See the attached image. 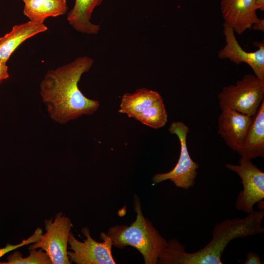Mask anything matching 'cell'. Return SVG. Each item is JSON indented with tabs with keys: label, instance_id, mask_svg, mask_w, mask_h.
<instances>
[{
	"label": "cell",
	"instance_id": "cell-1",
	"mask_svg": "<svg viewBox=\"0 0 264 264\" xmlns=\"http://www.w3.org/2000/svg\"><path fill=\"white\" fill-rule=\"evenodd\" d=\"M93 62L90 57H79L46 72L40 93L49 116L56 122L64 124L83 115H92L99 109V102L85 96L78 85Z\"/></svg>",
	"mask_w": 264,
	"mask_h": 264
},
{
	"label": "cell",
	"instance_id": "cell-2",
	"mask_svg": "<svg viewBox=\"0 0 264 264\" xmlns=\"http://www.w3.org/2000/svg\"><path fill=\"white\" fill-rule=\"evenodd\" d=\"M264 211H253L244 218L226 219L217 223L212 231V239L204 247L189 253L175 239L167 242L159 254V264H222L221 254L233 240L261 234Z\"/></svg>",
	"mask_w": 264,
	"mask_h": 264
},
{
	"label": "cell",
	"instance_id": "cell-3",
	"mask_svg": "<svg viewBox=\"0 0 264 264\" xmlns=\"http://www.w3.org/2000/svg\"><path fill=\"white\" fill-rule=\"evenodd\" d=\"M133 205L136 213L135 220L129 226H112L107 234L114 247L120 249L126 246L133 247L142 254L145 264H157L159 254L166 246L167 241L143 216L136 195L134 197Z\"/></svg>",
	"mask_w": 264,
	"mask_h": 264
},
{
	"label": "cell",
	"instance_id": "cell-4",
	"mask_svg": "<svg viewBox=\"0 0 264 264\" xmlns=\"http://www.w3.org/2000/svg\"><path fill=\"white\" fill-rule=\"evenodd\" d=\"M218 98L221 110L232 109L253 116L264 100V79L244 75L235 85L223 87Z\"/></svg>",
	"mask_w": 264,
	"mask_h": 264
},
{
	"label": "cell",
	"instance_id": "cell-5",
	"mask_svg": "<svg viewBox=\"0 0 264 264\" xmlns=\"http://www.w3.org/2000/svg\"><path fill=\"white\" fill-rule=\"evenodd\" d=\"M188 127L181 121L173 122L169 128V132L176 134L180 143V152L177 163L169 172L155 174L152 181L157 184L170 180L176 187L188 190L195 184L198 164L191 158L187 146Z\"/></svg>",
	"mask_w": 264,
	"mask_h": 264
},
{
	"label": "cell",
	"instance_id": "cell-6",
	"mask_svg": "<svg viewBox=\"0 0 264 264\" xmlns=\"http://www.w3.org/2000/svg\"><path fill=\"white\" fill-rule=\"evenodd\" d=\"M73 225L70 219L57 213L52 218L44 220L46 232L40 240L30 245L29 250L41 248L49 257L52 264H70L67 255L69 234Z\"/></svg>",
	"mask_w": 264,
	"mask_h": 264
},
{
	"label": "cell",
	"instance_id": "cell-7",
	"mask_svg": "<svg viewBox=\"0 0 264 264\" xmlns=\"http://www.w3.org/2000/svg\"><path fill=\"white\" fill-rule=\"evenodd\" d=\"M82 233L86 237L83 242L78 241L70 232L68 244L72 251H67L71 262L77 264H115L112 256V241L107 234L101 232L100 238L103 242H98L90 235L87 227L82 229Z\"/></svg>",
	"mask_w": 264,
	"mask_h": 264
},
{
	"label": "cell",
	"instance_id": "cell-8",
	"mask_svg": "<svg viewBox=\"0 0 264 264\" xmlns=\"http://www.w3.org/2000/svg\"><path fill=\"white\" fill-rule=\"evenodd\" d=\"M238 165L226 164L225 167L238 174L243 189L238 195L235 207L247 214L254 205L264 198V173L251 160L241 157Z\"/></svg>",
	"mask_w": 264,
	"mask_h": 264
},
{
	"label": "cell",
	"instance_id": "cell-9",
	"mask_svg": "<svg viewBox=\"0 0 264 264\" xmlns=\"http://www.w3.org/2000/svg\"><path fill=\"white\" fill-rule=\"evenodd\" d=\"M223 31L225 44L218 52V57L220 59H228L237 65L242 63H246L257 77L264 79V43L255 42L254 44L258 49L253 52H246L238 43L233 29L224 22Z\"/></svg>",
	"mask_w": 264,
	"mask_h": 264
},
{
	"label": "cell",
	"instance_id": "cell-10",
	"mask_svg": "<svg viewBox=\"0 0 264 264\" xmlns=\"http://www.w3.org/2000/svg\"><path fill=\"white\" fill-rule=\"evenodd\" d=\"M253 116L230 109H221L218 118V133L226 144L238 152L252 122Z\"/></svg>",
	"mask_w": 264,
	"mask_h": 264
},
{
	"label": "cell",
	"instance_id": "cell-11",
	"mask_svg": "<svg viewBox=\"0 0 264 264\" xmlns=\"http://www.w3.org/2000/svg\"><path fill=\"white\" fill-rule=\"evenodd\" d=\"M256 0H221V11L224 23L234 32L242 34L261 20L258 17Z\"/></svg>",
	"mask_w": 264,
	"mask_h": 264
},
{
	"label": "cell",
	"instance_id": "cell-12",
	"mask_svg": "<svg viewBox=\"0 0 264 264\" xmlns=\"http://www.w3.org/2000/svg\"><path fill=\"white\" fill-rule=\"evenodd\" d=\"M47 30L44 23L34 21L17 24L0 38V61L6 63L12 54L27 39Z\"/></svg>",
	"mask_w": 264,
	"mask_h": 264
},
{
	"label": "cell",
	"instance_id": "cell-13",
	"mask_svg": "<svg viewBox=\"0 0 264 264\" xmlns=\"http://www.w3.org/2000/svg\"><path fill=\"white\" fill-rule=\"evenodd\" d=\"M237 153L241 157L249 160L264 157V100L253 116L252 122Z\"/></svg>",
	"mask_w": 264,
	"mask_h": 264
},
{
	"label": "cell",
	"instance_id": "cell-14",
	"mask_svg": "<svg viewBox=\"0 0 264 264\" xmlns=\"http://www.w3.org/2000/svg\"><path fill=\"white\" fill-rule=\"evenodd\" d=\"M103 0H75L73 8L67 15L69 24L76 31L87 34H97L100 25L90 22L94 9Z\"/></svg>",
	"mask_w": 264,
	"mask_h": 264
},
{
	"label": "cell",
	"instance_id": "cell-15",
	"mask_svg": "<svg viewBox=\"0 0 264 264\" xmlns=\"http://www.w3.org/2000/svg\"><path fill=\"white\" fill-rule=\"evenodd\" d=\"M163 99L156 91L140 88L132 93H126L121 98L118 112L135 118L155 102Z\"/></svg>",
	"mask_w": 264,
	"mask_h": 264
},
{
	"label": "cell",
	"instance_id": "cell-16",
	"mask_svg": "<svg viewBox=\"0 0 264 264\" xmlns=\"http://www.w3.org/2000/svg\"><path fill=\"white\" fill-rule=\"evenodd\" d=\"M23 14L30 21L41 22L49 17L65 14L68 10L66 0H23Z\"/></svg>",
	"mask_w": 264,
	"mask_h": 264
},
{
	"label": "cell",
	"instance_id": "cell-17",
	"mask_svg": "<svg viewBox=\"0 0 264 264\" xmlns=\"http://www.w3.org/2000/svg\"><path fill=\"white\" fill-rule=\"evenodd\" d=\"M135 119L142 124L154 129L164 126L168 120V114L163 99L154 103Z\"/></svg>",
	"mask_w": 264,
	"mask_h": 264
},
{
	"label": "cell",
	"instance_id": "cell-18",
	"mask_svg": "<svg viewBox=\"0 0 264 264\" xmlns=\"http://www.w3.org/2000/svg\"><path fill=\"white\" fill-rule=\"evenodd\" d=\"M30 254L23 258L19 251H15L9 255L7 262L0 263V264H52L51 261L42 249L29 250Z\"/></svg>",
	"mask_w": 264,
	"mask_h": 264
},
{
	"label": "cell",
	"instance_id": "cell-19",
	"mask_svg": "<svg viewBox=\"0 0 264 264\" xmlns=\"http://www.w3.org/2000/svg\"><path fill=\"white\" fill-rule=\"evenodd\" d=\"M42 235V229L40 227H38L36 228L31 236L27 239L22 240L21 243L15 245L7 243L5 247L0 248V258L10 251L15 250L24 245L36 242L40 240Z\"/></svg>",
	"mask_w": 264,
	"mask_h": 264
},
{
	"label": "cell",
	"instance_id": "cell-20",
	"mask_svg": "<svg viewBox=\"0 0 264 264\" xmlns=\"http://www.w3.org/2000/svg\"><path fill=\"white\" fill-rule=\"evenodd\" d=\"M244 264H262V262L259 255L253 252L249 251L246 255Z\"/></svg>",
	"mask_w": 264,
	"mask_h": 264
},
{
	"label": "cell",
	"instance_id": "cell-21",
	"mask_svg": "<svg viewBox=\"0 0 264 264\" xmlns=\"http://www.w3.org/2000/svg\"><path fill=\"white\" fill-rule=\"evenodd\" d=\"M8 77V66L6 63L0 61V83Z\"/></svg>",
	"mask_w": 264,
	"mask_h": 264
},
{
	"label": "cell",
	"instance_id": "cell-22",
	"mask_svg": "<svg viewBox=\"0 0 264 264\" xmlns=\"http://www.w3.org/2000/svg\"><path fill=\"white\" fill-rule=\"evenodd\" d=\"M252 28L254 30H257L261 31H264V19H261L259 22L253 25Z\"/></svg>",
	"mask_w": 264,
	"mask_h": 264
},
{
	"label": "cell",
	"instance_id": "cell-23",
	"mask_svg": "<svg viewBox=\"0 0 264 264\" xmlns=\"http://www.w3.org/2000/svg\"><path fill=\"white\" fill-rule=\"evenodd\" d=\"M256 3L258 10H264V0H256Z\"/></svg>",
	"mask_w": 264,
	"mask_h": 264
},
{
	"label": "cell",
	"instance_id": "cell-24",
	"mask_svg": "<svg viewBox=\"0 0 264 264\" xmlns=\"http://www.w3.org/2000/svg\"></svg>",
	"mask_w": 264,
	"mask_h": 264
}]
</instances>
